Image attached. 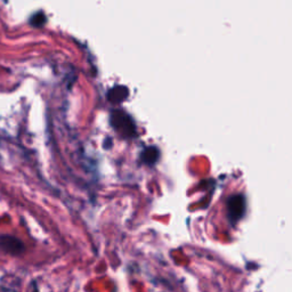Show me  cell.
Returning a JSON list of instances; mask_svg holds the SVG:
<instances>
[{
  "label": "cell",
  "mask_w": 292,
  "mask_h": 292,
  "mask_svg": "<svg viewBox=\"0 0 292 292\" xmlns=\"http://www.w3.org/2000/svg\"><path fill=\"white\" fill-rule=\"evenodd\" d=\"M111 124L112 127L120 133L122 136H133L135 134V124L133 122L132 118H130L126 112L116 110L111 113Z\"/></svg>",
  "instance_id": "cell-1"
},
{
  "label": "cell",
  "mask_w": 292,
  "mask_h": 292,
  "mask_svg": "<svg viewBox=\"0 0 292 292\" xmlns=\"http://www.w3.org/2000/svg\"><path fill=\"white\" fill-rule=\"evenodd\" d=\"M0 251L9 256H21L25 251V246L16 236L2 234L0 235Z\"/></svg>",
  "instance_id": "cell-2"
},
{
  "label": "cell",
  "mask_w": 292,
  "mask_h": 292,
  "mask_svg": "<svg viewBox=\"0 0 292 292\" xmlns=\"http://www.w3.org/2000/svg\"><path fill=\"white\" fill-rule=\"evenodd\" d=\"M244 210H246V202H244L243 196L235 195L229 199L228 201V213L229 217L234 221H238L242 217Z\"/></svg>",
  "instance_id": "cell-3"
},
{
  "label": "cell",
  "mask_w": 292,
  "mask_h": 292,
  "mask_svg": "<svg viewBox=\"0 0 292 292\" xmlns=\"http://www.w3.org/2000/svg\"><path fill=\"white\" fill-rule=\"evenodd\" d=\"M128 96V89L126 87L117 86L107 93V100L111 103H120L126 100Z\"/></svg>",
  "instance_id": "cell-4"
},
{
  "label": "cell",
  "mask_w": 292,
  "mask_h": 292,
  "mask_svg": "<svg viewBox=\"0 0 292 292\" xmlns=\"http://www.w3.org/2000/svg\"><path fill=\"white\" fill-rule=\"evenodd\" d=\"M31 25H33L35 28H40L46 23V16L44 14H35L30 20Z\"/></svg>",
  "instance_id": "cell-5"
}]
</instances>
